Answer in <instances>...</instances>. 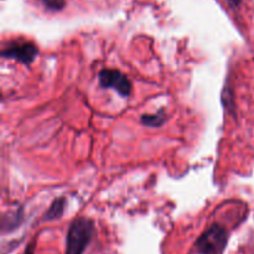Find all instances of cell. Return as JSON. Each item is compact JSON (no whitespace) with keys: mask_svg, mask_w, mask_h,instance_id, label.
I'll return each mask as SVG.
<instances>
[{"mask_svg":"<svg viewBox=\"0 0 254 254\" xmlns=\"http://www.w3.org/2000/svg\"><path fill=\"white\" fill-rule=\"evenodd\" d=\"M94 235L91 218L77 217L71 222L66 238V254H83Z\"/></svg>","mask_w":254,"mask_h":254,"instance_id":"6da1fadb","label":"cell"},{"mask_svg":"<svg viewBox=\"0 0 254 254\" xmlns=\"http://www.w3.org/2000/svg\"><path fill=\"white\" fill-rule=\"evenodd\" d=\"M227 242V231L222 226L213 223L197 238L195 247L200 254H222Z\"/></svg>","mask_w":254,"mask_h":254,"instance_id":"7a4b0ae2","label":"cell"},{"mask_svg":"<svg viewBox=\"0 0 254 254\" xmlns=\"http://www.w3.org/2000/svg\"><path fill=\"white\" fill-rule=\"evenodd\" d=\"M98 82L102 88L114 89L124 98L131 93L130 79L118 69H102L98 74Z\"/></svg>","mask_w":254,"mask_h":254,"instance_id":"3957f363","label":"cell"},{"mask_svg":"<svg viewBox=\"0 0 254 254\" xmlns=\"http://www.w3.org/2000/svg\"><path fill=\"white\" fill-rule=\"evenodd\" d=\"M39 55L36 45L31 41H11L2 49L1 56L4 59L15 60L24 64H30L34 62L36 56Z\"/></svg>","mask_w":254,"mask_h":254,"instance_id":"277c9868","label":"cell"},{"mask_svg":"<svg viewBox=\"0 0 254 254\" xmlns=\"http://www.w3.org/2000/svg\"><path fill=\"white\" fill-rule=\"evenodd\" d=\"M22 220H24V210L22 207L16 208L15 211H9L7 213H5L2 216L1 220V230L2 232H11V231L16 230L17 227H20Z\"/></svg>","mask_w":254,"mask_h":254,"instance_id":"5b68a950","label":"cell"},{"mask_svg":"<svg viewBox=\"0 0 254 254\" xmlns=\"http://www.w3.org/2000/svg\"><path fill=\"white\" fill-rule=\"evenodd\" d=\"M66 206H67V200L64 197L55 198V200L52 201L51 205H50V207L46 210V212L42 215L41 221L46 222V221L59 220V218H61L62 215L64 213Z\"/></svg>","mask_w":254,"mask_h":254,"instance_id":"8992f818","label":"cell"},{"mask_svg":"<svg viewBox=\"0 0 254 254\" xmlns=\"http://www.w3.org/2000/svg\"><path fill=\"white\" fill-rule=\"evenodd\" d=\"M166 122V114L164 109H160L154 114H143L141 116V123L151 128H159Z\"/></svg>","mask_w":254,"mask_h":254,"instance_id":"52a82bcc","label":"cell"},{"mask_svg":"<svg viewBox=\"0 0 254 254\" xmlns=\"http://www.w3.org/2000/svg\"><path fill=\"white\" fill-rule=\"evenodd\" d=\"M40 1L50 11H60L66 6V0H40Z\"/></svg>","mask_w":254,"mask_h":254,"instance_id":"ba28073f","label":"cell"},{"mask_svg":"<svg viewBox=\"0 0 254 254\" xmlns=\"http://www.w3.org/2000/svg\"><path fill=\"white\" fill-rule=\"evenodd\" d=\"M228 6L231 7L232 10H236L240 7V5L242 4V0H223Z\"/></svg>","mask_w":254,"mask_h":254,"instance_id":"9c48e42d","label":"cell"},{"mask_svg":"<svg viewBox=\"0 0 254 254\" xmlns=\"http://www.w3.org/2000/svg\"><path fill=\"white\" fill-rule=\"evenodd\" d=\"M34 247H35L34 242L29 243V245H27V247H26V250H25L24 254H34Z\"/></svg>","mask_w":254,"mask_h":254,"instance_id":"30bf717a","label":"cell"}]
</instances>
